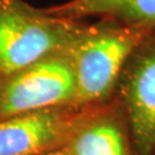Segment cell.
<instances>
[{
	"instance_id": "obj_5",
	"label": "cell",
	"mask_w": 155,
	"mask_h": 155,
	"mask_svg": "<svg viewBox=\"0 0 155 155\" xmlns=\"http://www.w3.org/2000/svg\"><path fill=\"white\" fill-rule=\"evenodd\" d=\"M63 146L71 155H136L125 111L115 97L81 107Z\"/></svg>"
},
{
	"instance_id": "obj_4",
	"label": "cell",
	"mask_w": 155,
	"mask_h": 155,
	"mask_svg": "<svg viewBox=\"0 0 155 155\" xmlns=\"http://www.w3.org/2000/svg\"><path fill=\"white\" fill-rule=\"evenodd\" d=\"M129 123L136 155L155 154V30L124 63L115 91Z\"/></svg>"
},
{
	"instance_id": "obj_2",
	"label": "cell",
	"mask_w": 155,
	"mask_h": 155,
	"mask_svg": "<svg viewBox=\"0 0 155 155\" xmlns=\"http://www.w3.org/2000/svg\"><path fill=\"white\" fill-rule=\"evenodd\" d=\"M83 21L56 16L24 0H0V77L66 50Z\"/></svg>"
},
{
	"instance_id": "obj_7",
	"label": "cell",
	"mask_w": 155,
	"mask_h": 155,
	"mask_svg": "<svg viewBox=\"0 0 155 155\" xmlns=\"http://www.w3.org/2000/svg\"><path fill=\"white\" fill-rule=\"evenodd\" d=\"M46 11L71 20L95 17L155 30V0H69Z\"/></svg>"
},
{
	"instance_id": "obj_9",
	"label": "cell",
	"mask_w": 155,
	"mask_h": 155,
	"mask_svg": "<svg viewBox=\"0 0 155 155\" xmlns=\"http://www.w3.org/2000/svg\"><path fill=\"white\" fill-rule=\"evenodd\" d=\"M154 155H155V154H154Z\"/></svg>"
},
{
	"instance_id": "obj_1",
	"label": "cell",
	"mask_w": 155,
	"mask_h": 155,
	"mask_svg": "<svg viewBox=\"0 0 155 155\" xmlns=\"http://www.w3.org/2000/svg\"><path fill=\"white\" fill-rule=\"evenodd\" d=\"M153 30L100 18L86 20L67 50L72 62L77 106L104 104L114 98L127 58Z\"/></svg>"
},
{
	"instance_id": "obj_6",
	"label": "cell",
	"mask_w": 155,
	"mask_h": 155,
	"mask_svg": "<svg viewBox=\"0 0 155 155\" xmlns=\"http://www.w3.org/2000/svg\"><path fill=\"white\" fill-rule=\"evenodd\" d=\"M79 109L52 107L0 118V155H35L62 146Z\"/></svg>"
},
{
	"instance_id": "obj_3",
	"label": "cell",
	"mask_w": 155,
	"mask_h": 155,
	"mask_svg": "<svg viewBox=\"0 0 155 155\" xmlns=\"http://www.w3.org/2000/svg\"><path fill=\"white\" fill-rule=\"evenodd\" d=\"M64 106L78 107L75 72L67 48L0 77V118Z\"/></svg>"
},
{
	"instance_id": "obj_8",
	"label": "cell",
	"mask_w": 155,
	"mask_h": 155,
	"mask_svg": "<svg viewBox=\"0 0 155 155\" xmlns=\"http://www.w3.org/2000/svg\"><path fill=\"white\" fill-rule=\"evenodd\" d=\"M35 155H71L66 147L62 145V146H59V147H55V148H51V150H44V152H40L38 154Z\"/></svg>"
}]
</instances>
